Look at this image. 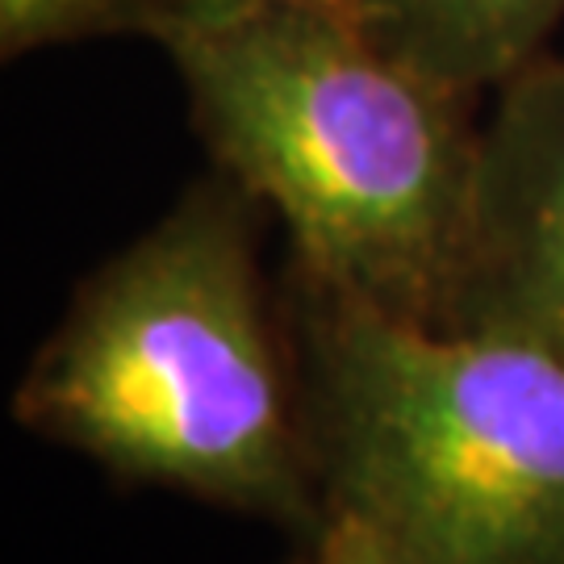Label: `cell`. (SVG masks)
Here are the masks:
<instances>
[{
	"label": "cell",
	"instance_id": "obj_1",
	"mask_svg": "<svg viewBox=\"0 0 564 564\" xmlns=\"http://www.w3.org/2000/svg\"><path fill=\"white\" fill-rule=\"evenodd\" d=\"M251 205L218 172L88 272L25 364L13 419L121 485L310 540L326 498L302 351Z\"/></svg>",
	"mask_w": 564,
	"mask_h": 564
},
{
	"label": "cell",
	"instance_id": "obj_2",
	"mask_svg": "<svg viewBox=\"0 0 564 564\" xmlns=\"http://www.w3.org/2000/svg\"><path fill=\"white\" fill-rule=\"evenodd\" d=\"M163 51L218 172L281 218L293 276L456 326L481 151L464 93L343 13H251Z\"/></svg>",
	"mask_w": 564,
	"mask_h": 564
},
{
	"label": "cell",
	"instance_id": "obj_3",
	"mask_svg": "<svg viewBox=\"0 0 564 564\" xmlns=\"http://www.w3.org/2000/svg\"><path fill=\"white\" fill-rule=\"evenodd\" d=\"M326 514L405 564H564V360L289 272Z\"/></svg>",
	"mask_w": 564,
	"mask_h": 564
},
{
	"label": "cell",
	"instance_id": "obj_4",
	"mask_svg": "<svg viewBox=\"0 0 564 564\" xmlns=\"http://www.w3.org/2000/svg\"><path fill=\"white\" fill-rule=\"evenodd\" d=\"M456 326L564 360V59L527 63L481 130Z\"/></svg>",
	"mask_w": 564,
	"mask_h": 564
},
{
	"label": "cell",
	"instance_id": "obj_5",
	"mask_svg": "<svg viewBox=\"0 0 564 564\" xmlns=\"http://www.w3.org/2000/svg\"><path fill=\"white\" fill-rule=\"evenodd\" d=\"M564 21V0H360V25L389 55L452 93L502 88Z\"/></svg>",
	"mask_w": 564,
	"mask_h": 564
},
{
	"label": "cell",
	"instance_id": "obj_6",
	"mask_svg": "<svg viewBox=\"0 0 564 564\" xmlns=\"http://www.w3.org/2000/svg\"><path fill=\"white\" fill-rule=\"evenodd\" d=\"M172 0H0V55L25 59L42 46L142 30L160 39Z\"/></svg>",
	"mask_w": 564,
	"mask_h": 564
},
{
	"label": "cell",
	"instance_id": "obj_7",
	"mask_svg": "<svg viewBox=\"0 0 564 564\" xmlns=\"http://www.w3.org/2000/svg\"><path fill=\"white\" fill-rule=\"evenodd\" d=\"M284 9L343 13V18L360 21V0H172L160 42L188 34V30H205V25H226V21L251 18V13H284Z\"/></svg>",
	"mask_w": 564,
	"mask_h": 564
},
{
	"label": "cell",
	"instance_id": "obj_8",
	"mask_svg": "<svg viewBox=\"0 0 564 564\" xmlns=\"http://www.w3.org/2000/svg\"><path fill=\"white\" fill-rule=\"evenodd\" d=\"M293 564H405L393 547H384L360 523L326 514V523L305 540V552Z\"/></svg>",
	"mask_w": 564,
	"mask_h": 564
}]
</instances>
